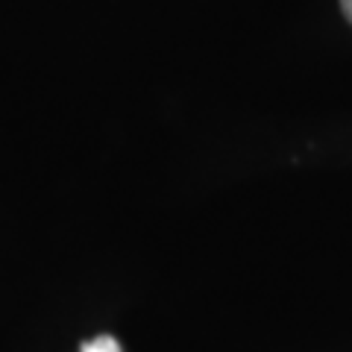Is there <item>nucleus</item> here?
<instances>
[{
	"label": "nucleus",
	"mask_w": 352,
	"mask_h": 352,
	"mask_svg": "<svg viewBox=\"0 0 352 352\" xmlns=\"http://www.w3.org/2000/svg\"><path fill=\"white\" fill-rule=\"evenodd\" d=\"M80 352H120V344H118L112 335H100V338H94V340H88V344H82Z\"/></svg>",
	"instance_id": "1"
},
{
	"label": "nucleus",
	"mask_w": 352,
	"mask_h": 352,
	"mask_svg": "<svg viewBox=\"0 0 352 352\" xmlns=\"http://www.w3.org/2000/svg\"><path fill=\"white\" fill-rule=\"evenodd\" d=\"M340 6H344V15L352 21V0H340Z\"/></svg>",
	"instance_id": "2"
}]
</instances>
